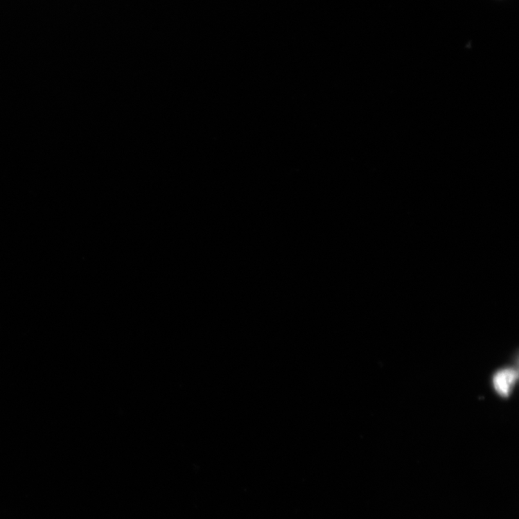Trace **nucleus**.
I'll return each instance as SVG.
<instances>
[{
  "instance_id": "f257e3e1",
  "label": "nucleus",
  "mask_w": 519,
  "mask_h": 519,
  "mask_svg": "<svg viewBox=\"0 0 519 519\" xmlns=\"http://www.w3.org/2000/svg\"><path fill=\"white\" fill-rule=\"evenodd\" d=\"M518 379V372L513 369L499 371L493 378V385L501 396L508 397Z\"/></svg>"
}]
</instances>
